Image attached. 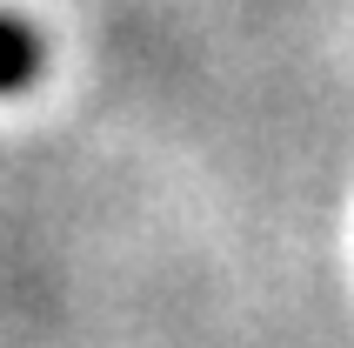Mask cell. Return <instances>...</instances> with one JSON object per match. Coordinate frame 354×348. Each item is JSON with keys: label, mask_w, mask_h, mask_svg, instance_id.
<instances>
[{"label": "cell", "mask_w": 354, "mask_h": 348, "mask_svg": "<svg viewBox=\"0 0 354 348\" xmlns=\"http://www.w3.org/2000/svg\"><path fill=\"white\" fill-rule=\"evenodd\" d=\"M34 74H40V34L27 27V20L0 14V94L27 87Z\"/></svg>", "instance_id": "6da1fadb"}]
</instances>
